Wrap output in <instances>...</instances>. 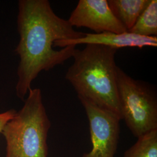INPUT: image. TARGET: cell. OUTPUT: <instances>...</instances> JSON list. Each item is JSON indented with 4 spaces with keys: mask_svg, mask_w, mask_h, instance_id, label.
Masks as SVG:
<instances>
[{
    "mask_svg": "<svg viewBox=\"0 0 157 157\" xmlns=\"http://www.w3.org/2000/svg\"><path fill=\"white\" fill-rule=\"evenodd\" d=\"M19 41L15 52L20 58L17 67L16 93L24 100L31 85L41 71H48L71 57L76 46L55 50L59 40L78 39L84 33L52 10L48 0H20L17 17Z\"/></svg>",
    "mask_w": 157,
    "mask_h": 157,
    "instance_id": "cell-1",
    "label": "cell"
},
{
    "mask_svg": "<svg viewBox=\"0 0 157 157\" xmlns=\"http://www.w3.org/2000/svg\"><path fill=\"white\" fill-rule=\"evenodd\" d=\"M117 49L104 45L87 44L76 48L73 64L65 78L82 97L116 114L122 120L117 83L115 56Z\"/></svg>",
    "mask_w": 157,
    "mask_h": 157,
    "instance_id": "cell-2",
    "label": "cell"
},
{
    "mask_svg": "<svg viewBox=\"0 0 157 157\" xmlns=\"http://www.w3.org/2000/svg\"><path fill=\"white\" fill-rule=\"evenodd\" d=\"M22 108L6 124L2 134L6 157H47L51 122L40 89H31Z\"/></svg>",
    "mask_w": 157,
    "mask_h": 157,
    "instance_id": "cell-3",
    "label": "cell"
},
{
    "mask_svg": "<svg viewBox=\"0 0 157 157\" xmlns=\"http://www.w3.org/2000/svg\"><path fill=\"white\" fill-rule=\"evenodd\" d=\"M117 83L122 119L138 138L157 130V98L154 90L136 80L119 67Z\"/></svg>",
    "mask_w": 157,
    "mask_h": 157,
    "instance_id": "cell-4",
    "label": "cell"
},
{
    "mask_svg": "<svg viewBox=\"0 0 157 157\" xmlns=\"http://www.w3.org/2000/svg\"><path fill=\"white\" fill-rule=\"evenodd\" d=\"M89 120L92 149L83 157H114L118 148L121 120L114 113L78 97Z\"/></svg>",
    "mask_w": 157,
    "mask_h": 157,
    "instance_id": "cell-5",
    "label": "cell"
},
{
    "mask_svg": "<svg viewBox=\"0 0 157 157\" xmlns=\"http://www.w3.org/2000/svg\"><path fill=\"white\" fill-rule=\"evenodd\" d=\"M67 21L73 27L87 28L96 33L127 32L113 14L107 0H79Z\"/></svg>",
    "mask_w": 157,
    "mask_h": 157,
    "instance_id": "cell-6",
    "label": "cell"
},
{
    "mask_svg": "<svg viewBox=\"0 0 157 157\" xmlns=\"http://www.w3.org/2000/svg\"><path fill=\"white\" fill-rule=\"evenodd\" d=\"M78 44H98L117 49L123 47H156L157 37H144L128 32L123 33L102 32L100 33H85L78 39L59 40L55 43V47L65 48L67 46Z\"/></svg>",
    "mask_w": 157,
    "mask_h": 157,
    "instance_id": "cell-7",
    "label": "cell"
},
{
    "mask_svg": "<svg viewBox=\"0 0 157 157\" xmlns=\"http://www.w3.org/2000/svg\"><path fill=\"white\" fill-rule=\"evenodd\" d=\"M150 0H107L114 16L127 32L132 28Z\"/></svg>",
    "mask_w": 157,
    "mask_h": 157,
    "instance_id": "cell-8",
    "label": "cell"
},
{
    "mask_svg": "<svg viewBox=\"0 0 157 157\" xmlns=\"http://www.w3.org/2000/svg\"><path fill=\"white\" fill-rule=\"evenodd\" d=\"M128 32L144 37L157 36V0L150 1L149 4L141 13L134 26Z\"/></svg>",
    "mask_w": 157,
    "mask_h": 157,
    "instance_id": "cell-9",
    "label": "cell"
},
{
    "mask_svg": "<svg viewBox=\"0 0 157 157\" xmlns=\"http://www.w3.org/2000/svg\"><path fill=\"white\" fill-rule=\"evenodd\" d=\"M124 157H157V130L139 137Z\"/></svg>",
    "mask_w": 157,
    "mask_h": 157,
    "instance_id": "cell-10",
    "label": "cell"
},
{
    "mask_svg": "<svg viewBox=\"0 0 157 157\" xmlns=\"http://www.w3.org/2000/svg\"><path fill=\"white\" fill-rule=\"evenodd\" d=\"M16 112L15 109H10L0 113V133H2L6 124L14 117Z\"/></svg>",
    "mask_w": 157,
    "mask_h": 157,
    "instance_id": "cell-11",
    "label": "cell"
}]
</instances>
